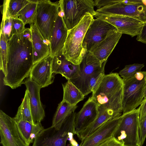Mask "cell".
<instances>
[{
	"instance_id": "6da1fadb",
	"label": "cell",
	"mask_w": 146,
	"mask_h": 146,
	"mask_svg": "<svg viewBox=\"0 0 146 146\" xmlns=\"http://www.w3.org/2000/svg\"><path fill=\"white\" fill-rule=\"evenodd\" d=\"M31 33L26 28L22 33L14 35L8 41L6 73L4 84L15 89L29 77L33 66Z\"/></svg>"
},
{
	"instance_id": "7a4b0ae2",
	"label": "cell",
	"mask_w": 146,
	"mask_h": 146,
	"mask_svg": "<svg viewBox=\"0 0 146 146\" xmlns=\"http://www.w3.org/2000/svg\"><path fill=\"white\" fill-rule=\"evenodd\" d=\"M123 81L117 73L105 74L91 97L99 112L113 111L119 116L122 112Z\"/></svg>"
},
{
	"instance_id": "3957f363",
	"label": "cell",
	"mask_w": 146,
	"mask_h": 146,
	"mask_svg": "<svg viewBox=\"0 0 146 146\" xmlns=\"http://www.w3.org/2000/svg\"><path fill=\"white\" fill-rule=\"evenodd\" d=\"M93 17L88 13L78 24L68 30L62 54L75 65H80L87 52L82 44L87 31L94 19Z\"/></svg>"
},
{
	"instance_id": "277c9868",
	"label": "cell",
	"mask_w": 146,
	"mask_h": 146,
	"mask_svg": "<svg viewBox=\"0 0 146 146\" xmlns=\"http://www.w3.org/2000/svg\"><path fill=\"white\" fill-rule=\"evenodd\" d=\"M76 113L74 112L70 115L58 130L51 126L44 129L35 138L32 146H66L68 139L71 145L77 146L78 143L73 138L76 133Z\"/></svg>"
},
{
	"instance_id": "5b68a950",
	"label": "cell",
	"mask_w": 146,
	"mask_h": 146,
	"mask_svg": "<svg viewBox=\"0 0 146 146\" xmlns=\"http://www.w3.org/2000/svg\"><path fill=\"white\" fill-rule=\"evenodd\" d=\"M123 79L122 108L124 113L136 109L143 100L146 87V71L137 72L130 78Z\"/></svg>"
},
{
	"instance_id": "8992f818",
	"label": "cell",
	"mask_w": 146,
	"mask_h": 146,
	"mask_svg": "<svg viewBox=\"0 0 146 146\" xmlns=\"http://www.w3.org/2000/svg\"><path fill=\"white\" fill-rule=\"evenodd\" d=\"M59 3L62 18L68 30L78 24L88 13L93 17L96 13L94 0H61Z\"/></svg>"
},
{
	"instance_id": "52a82bcc",
	"label": "cell",
	"mask_w": 146,
	"mask_h": 146,
	"mask_svg": "<svg viewBox=\"0 0 146 146\" xmlns=\"http://www.w3.org/2000/svg\"><path fill=\"white\" fill-rule=\"evenodd\" d=\"M113 137L123 146H140L138 136L139 108L123 113Z\"/></svg>"
},
{
	"instance_id": "ba28073f",
	"label": "cell",
	"mask_w": 146,
	"mask_h": 146,
	"mask_svg": "<svg viewBox=\"0 0 146 146\" xmlns=\"http://www.w3.org/2000/svg\"><path fill=\"white\" fill-rule=\"evenodd\" d=\"M59 10V1L40 0L37 3L34 23L50 43Z\"/></svg>"
},
{
	"instance_id": "9c48e42d",
	"label": "cell",
	"mask_w": 146,
	"mask_h": 146,
	"mask_svg": "<svg viewBox=\"0 0 146 146\" xmlns=\"http://www.w3.org/2000/svg\"><path fill=\"white\" fill-rule=\"evenodd\" d=\"M95 11L106 14L127 16L145 23L146 22V0H111L110 5L97 9Z\"/></svg>"
},
{
	"instance_id": "30bf717a",
	"label": "cell",
	"mask_w": 146,
	"mask_h": 146,
	"mask_svg": "<svg viewBox=\"0 0 146 146\" xmlns=\"http://www.w3.org/2000/svg\"><path fill=\"white\" fill-rule=\"evenodd\" d=\"M107 61L102 65L100 61L89 52H87L80 65V76L70 80L84 96L90 93L88 83L90 77L105 67Z\"/></svg>"
},
{
	"instance_id": "8fae6325",
	"label": "cell",
	"mask_w": 146,
	"mask_h": 146,
	"mask_svg": "<svg viewBox=\"0 0 146 146\" xmlns=\"http://www.w3.org/2000/svg\"><path fill=\"white\" fill-rule=\"evenodd\" d=\"M94 17L114 26L119 32L132 37L139 33L144 23L133 18L124 15L106 14L96 12Z\"/></svg>"
},
{
	"instance_id": "7c38bea8",
	"label": "cell",
	"mask_w": 146,
	"mask_h": 146,
	"mask_svg": "<svg viewBox=\"0 0 146 146\" xmlns=\"http://www.w3.org/2000/svg\"><path fill=\"white\" fill-rule=\"evenodd\" d=\"M0 135L2 146H29L19 131L14 118L0 111Z\"/></svg>"
},
{
	"instance_id": "4fadbf2b",
	"label": "cell",
	"mask_w": 146,
	"mask_h": 146,
	"mask_svg": "<svg viewBox=\"0 0 146 146\" xmlns=\"http://www.w3.org/2000/svg\"><path fill=\"white\" fill-rule=\"evenodd\" d=\"M117 30L109 23L100 19H94L85 34L82 46L86 52H89L95 45L104 40L113 31Z\"/></svg>"
},
{
	"instance_id": "5bb4252c",
	"label": "cell",
	"mask_w": 146,
	"mask_h": 146,
	"mask_svg": "<svg viewBox=\"0 0 146 146\" xmlns=\"http://www.w3.org/2000/svg\"><path fill=\"white\" fill-rule=\"evenodd\" d=\"M121 117V115L105 122L93 133L81 141L79 146H96L113 137Z\"/></svg>"
},
{
	"instance_id": "9a60e30c",
	"label": "cell",
	"mask_w": 146,
	"mask_h": 146,
	"mask_svg": "<svg viewBox=\"0 0 146 146\" xmlns=\"http://www.w3.org/2000/svg\"><path fill=\"white\" fill-rule=\"evenodd\" d=\"M53 57L50 55L34 64L29 77L41 88L48 86L54 81L52 71Z\"/></svg>"
},
{
	"instance_id": "2e32d148",
	"label": "cell",
	"mask_w": 146,
	"mask_h": 146,
	"mask_svg": "<svg viewBox=\"0 0 146 146\" xmlns=\"http://www.w3.org/2000/svg\"><path fill=\"white\" fill-rule=\"evenodd\" d=\"M122 35L117 30L112 31L104 40L94 45L89 52L100 61L102 65L107 61Z\"/></svg>"
},
{
	"instance_id": "e0dca14e",
	"label": "cell",
	"mask_w": 146,
	"mask_h": 146,
	"mask_svg": "<svg viewBox=\"0 0 146 146\" xmlns=\"http://www.w3.org/2000/svg\"><path fill=\"white\" fill-rule=\"evenodd\" d=\"M29 93L32 117L34 123L41 122L44 119L45 112L40 98L41 88L28 77L23 82Z\"/></svg>"
},
{
	"instance_id": "ac0fdd59",
	"label": "cell",
	"mask_w": 146,
	"mask_h": 146,
	"mask_svg": "<svg viewBox=\"0 0 146 146\" xmlns=\"http://www.w3.org/2000/svg\"><path fill=\"white\" fill-rule=\"evenodd\" d=\"M68 31L59 8L50 43V55L52 57L62 53Z\"/></svg>"
},
{
	"instance_id": "d6986e66",
	"label": "cell",
	"mask_w": 146,
	"mask_h": 146,
	"mask_svg": "<svg viewBox=\"0 0 146 146\" xmlns=\"http://www.w3.org/2000/svg\"><path fill=\"white\" fill-rule=\"evenodd\" d=\"M98 115V105L90 97L80 111L76 113L75 119V134L77 135L92 123Z\"/></svg>"
},
{
	"instance_id": "ffe728a7",
	"label": "cell",
	"mask_w": 146,
	"mask_h": 146,
	"mask_svg": "<svg viewBox=\"0 0 146 146\" xmlns=\"http://www.w3.org/2000/svg\"><path fill=\"white\" fill-rule=\"evenodd\" d=\"M30 25L34 65L50 54V42L43 37L35 24Z\"/></svg>"
},
{
	"instance_id": "44dd1931",
	"label": "cell",
	"mask_w": 146,
	"mask_h": 146,
	"mask_svg": "<svg viewBox=\"0 0 146 146\" xmlns=\"http://www.w3.org/2000/svg\"><path fill=\"white\" fill-rule=\"evenodd\" d=\"M52 71L54 74H59L68 80H74L80 76V65L68 60L62 53L53 57Z\"/></svg>"
},
{
	"instance_id": "7402d4cb",
	"label": "cell",
	"mask_w": 146,
	"mask_h": 146,
	"mask_svg": "<svg viewBox=\"0 0 146 146\" xmlns=\"http://www.w3.org/2000/svg\"><path fill=\"white\" fill-rule=\"evenodd\" d=\"M20 133L25 142L29 145L33 141L37 136L44 129L41 122L35 124L29 121H16Z\"/></svg>"
},
{
	"instance_id": "603a6c76",
	"label": "cell",
	"mask_w": 146,
	"mask_h": 146,
	"mask_svg": "<svg viewBox=\"0 0 146 146\" xmlns=\"http://www.w3.org/2000/svg\"><path fill=\"white\" fill-rule=\"evenodd\" d=\"M119 116L111 111L99 112L98 115L95 120L76 135L79 139L81 141L109 120Z\"/></svg>"
},
{
	"instance_id": "cb8c5ba5",
	"label": "cell",
	"mask_w": 146,
	"mask_h": 146,
	"mask_svg": "<svg viewBox=\"0 0 146 146\" xmlns=\"http://www.w3.org/2000/svg\"><path fill=\"white\" fill-rule=\"evenodd\" d=\"M77 108V105L71 106L67 102L62 101L58 104L54 116L51 126L59 129L66 119Z\"/></svg>"
},
{
	"instance_id": "d4e9b609",
	"label": "cell",
	"mask_w": 146,
	"mask_h": 146,
	"mask_svg": "<svg viewBox=\"0 0 146 146\" xmlns=\"http://www.w3.org/2000/svg\"><path fill=\"white\" fill-rule=\"evenodd\" d=\"M63 90L62 101L71 106L77 105L79 102L84 100V96L82 92L70 80L62 84Z\"/></svg>"
},
{
	"instance_id": "484cf974",
	"label": "cell",
	"mask_w": 146,
	"mask_h": 146,
	"mask_svg": "<svg viewBox=\"0 0 146 146\" xmlns=\"http://www.w3.org/2000/svg\"><path fill=\"white\" fill-rule=\"evenodd\" d=\"M29 3L18 13L16 17L21 20L25 25L34 23L37 3L39 0H28Z\"/></svg>"
},
{
	"instance_id": "4316f807",
	"label": "cell",
	"mask_w": 146,
	"mask_h": 146,
	"mask_svg": "<svg viewBox=\"0 0 146 146\" xmlns=\"http://www.w3.org/2000/svg\"><path fill=\"white\" fill-rule=\"evenodd\" d=\"M8 0H4L3 5L2 20L1 24L0 32L4 35L8 42L14 35L12 29V17L7 9Z\"/></svg>"
},
{
	"instance_id": "83f0119b",
	"label": "cell",
	"mask_w": 146,
	"mask_h": 146,
	"mask_svg": "<svg viewBox=\"0 0 146 146\" xmlns=\"http://www.w3.org/2000/svg\"><path fill=\"white\" fill-rule=\"evenodd\" d=\"M14 118L16 121H25L34 124L32 117L29 95L27 90L22 102Z\"/></svg>"
},
{
	"instance_id": "f1b7e54d",
	"label": "cell",
	"mask_w": 146,
	"mask_h": 146,
	"mask_svg": "<svg viewBox=\"0 0 146 146\" xmlns=\"http://www.w3.org/2000/svg\"><path fill=\"white\" fill-rule=\"evenodd\" d=\"M8 43L3 33L0 32V68L4 76L6 73Z\"/></svg>"
},
{
	"instance_id": "f546056e",
	"label": "cell",
	"mask_w": 146,
	"mask_h": 146,
	"mask_svg": "<svg viewBox=\"0 0 146 146\" xmlns=\"http://www.w3.org/2000/svg\"><path fill=\"white\" fill-rule=\"evenodd\" d=\"M144 66L143 64L138 63L126 65L119 72V74L122 79H128L132 77L136 73L141 71V69Z\"/></svg>"
},
{
	"instance_id": "4dcf8cb0",
	"label": "cell",
	"mask_w": 146,
	"mask_h": 146,
	"mask_svg": "<svg viewBox=\"0 0 146 146\" xmlns=\"http://www.w3.org/2000/svg\"><path fill=\"white\" fill-rule=\"evenodd\" d=\"M29 2L28 0H8L7 9L11 16L16 17L19 12Z\"/></svg>"
},
{
	"instance_id": "1f68e13d",
	"label": "cell",
	"mask_w": 146,
	"mask_h": 146,
	"mask_svg": "<svg viewBox=\"0 0 146 146\" xmlns=\"http://www.w3.org/2000/svg\"><path fill=\"white\" fill-rule=\"evenodd\" d=\"M104 68L95 73L90 77L88 83V88L90 93L95 90L105 74Z\"/></svg>"
},
{
	"instance_id": "d6a6232c",
	"label": "cell",
	"mask_w": 146,
	"mask_h": 146,
	"mask_svg": "<svg viewBox=\"0 0 146 146\" xmlns=\"http://www.w3.org/2000/svg\"><path fill=\"white\" fill-rule=\"evenodd\" d=\"M13 30L14 35L21 33L25 30V25L23 22L17 17H12Z\"/></svg>"
},
{
	"instance_id": "836d02e7",
	"label": "cell",
	"mask_w": 146,
	"mask_h": 146,
	"mask_svg": "<svg viewBox=\"0 0 146 146\" xmlns=\"http://www.w3.org/2000/svg\"><path fill=\"white\" fill-rule=\"evenodd\" d=\"M138 136L139 145L142 146L146 137V115L144 119L139 123Z\"/></svg>"
},
{
	"instance_id": "e575fe53",
	"label": "cell",
	"mask_w": 146,
	"mask_h": 146,
	"mask_svg": "<svg viewBox=\"0 0 146 146\" xmlns=\"http://www.w3.org/2000/svg\"><path fill=\"white\" fill-rule=\"evenodd\" d=\"M96 146H123L114 137H111Z\"/></svg>"
},
{
	"instance_id": "d590c367",
	"label": "cell",
	"mask_w": 146,
	"mask_h": 146,
	"mask_svg": "<svg viewBox=\"0 0 146 146\" xmlns=\"http://www.w3.org/2000/svg\"><path fill=\"white\" fill-rule=\"evenodd\" d=\"M139 123L144 118L146 115V98L143 99L139 107Z\"/></svg>"
},
{
	"instance_id": "8d00e7d4",
	"label": "cell",
	"mask_w": 146,
	"mask_h": 146,
	"mask_svg": "<svg viewBox=\"0 0 146 146\" xmlns=\"http://www.w3.org/2000/svg\"><path fill=\"white\" fill-rule=\"evenodd\" d=\"M136 40L137 41L146 44V22L144 23L139 33L137 36Z\"/></svg>"
},
{
	"instance_id": "74e56055",
	"label": "cell",
	"mask_w": 146,
	"mask_h": 146,
	"mask_svg": "<svg viewBox=\"0 0 146 146\" xmlns=\"http://www.w3.org/2000/svg\"><path fill=\"white\" fill-rule=\"evenodd\" d=\"M146 98V87H145L144 92L143 99H145Z\"/></svg>"
},
{
	"instance_id": "f35d334b",
	"label": "cell",
	"mask_w": 146,
	"mask_h": 146,
	"mask_svg": "<svg viewBox=\"0 0 146 146\" xmlns=\"http://www.w3.org/2000/svg\"><path fill=\"white\" fill-rule=\"evenodd\" d=\"M67 146H73V145H71L70 144L68 145Z\"/></svg>"
}]
</instances>
